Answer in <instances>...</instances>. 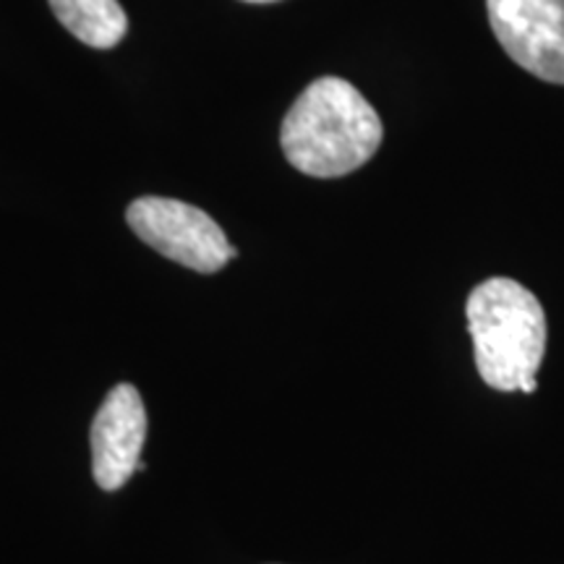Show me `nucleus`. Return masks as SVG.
<instances>
[{"label": "nucleus", "instance_id": "39448f33", "mask_svg": "<svg viewBox=\"0 0 564 564\" xmlns=\"http://www.w3.org/2000/svg\"><path fill=\"white\" fill-rule=\"evenodd\" d=\"M147 440L144 400L133 384H118L91 421V474L105 491H118L139 470Z\"/></svg>", "mask_w": 564, "mask_h": 564}, {"label": "nucleus", "instance_id": "7ed1b4c3", "mask_svg": "<svg viewBox=\"0 0 564 564\" xmlns=\"http://www.w3.org/2000/svg\"><path fill=\"white\" fill-rule=\"evenodd\" d=\"M126 223L147 246L194 272H220L230 259L238 257L236 246L228 243L220 225L207 212L186 202L141 196L131 202Z\"/></svg>", "mask_w": 564, "mask_h": 564}, {"label": "nucleus", "instance_id": "0eeeda50", "mask_svg": "<svg viewBox=\"0 0 564 564\" xmlns=\"http://www.w3.org/2000/svg\"><path fill=\"white\" fill-rule=\"evenodd\" d=\"M243 3H278V0H243Z\"/></svg>", "mask_w": 564, "mask_h": 564}, {"label": "nucleus", "instance_id": "f257e3e1", "mask_svg": "<svg viewBox=\"0 0 564 564\" xmlns=\"http://www.w3.org/2000/svg\"><path fill=\"white\" fill-rule=\"evenodd\" d=\"M384 129L371 102L337 76H322L301 91L280 129L282 152L312 178H340L364 167Z\"/></svg>", "mask_w": 564, "mask_h": 564}, {"label": "nucleus", "instance_id": "423d86ee", "mask_svg": "<svg viewBox=\"0 0 564 564\" xmlns=\"http://www.w3.org/2000/svg\"><path fill=\"white\" fill-rule=\"evenodd\" d=\"M66 30L97 51H110L129 32V19L118 0H47Z\"/></svg>", "mask_w": 564, "mask_h": 564}, {"label": "nucleus", "instance_id": "20e7f679", "mask_svg": "<svg viewBox=\"0 0 564 564\" xmlns=\"http://www.w3.org/2000/svg\"><path fill=\"white\" fill-rule=\"evenodd\" d=\"M505 53L549 84H564V0H486Z\"/></svg>", "mask_w": 564, "mask_h": 564}, {"label": "nucleus", "instance_id": "f03ea898", "mask_svg": "<svg viewBox=\"0 0 564 564\" xmlns=\"http://www.w3.org/2000/svg\"><path fill=\"white\" fill-rule=\"evenodd\" d=\"M465 316L484 382L499 392H535L546 352L541 301L518 280L489 278L470 291Z\"/></svg>", "mask_w": 564, "mask_h": 564}]
</instances>
